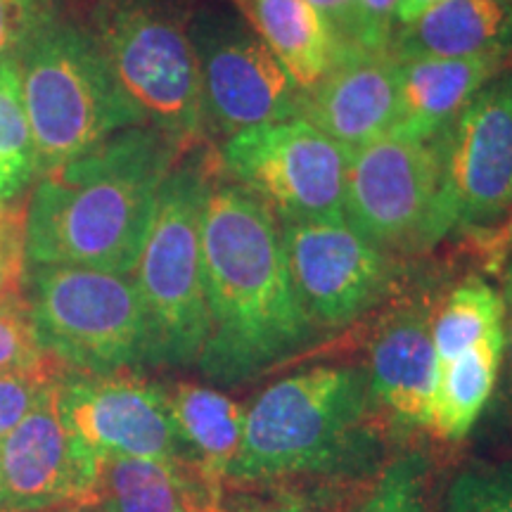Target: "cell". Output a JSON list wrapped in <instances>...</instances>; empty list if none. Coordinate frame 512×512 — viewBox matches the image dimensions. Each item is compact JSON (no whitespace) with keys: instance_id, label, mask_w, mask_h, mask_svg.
<instances>
[{"instance_id":"obj_1","label":"cell","mask_w":512,"mask_h":512,"mask_svg":"<svg viewBox=\"0 0 512 512\" xmlns=\"http://www.w3.org/2000/svg\"><path fill=\"white\" fill-rule=\"evenodd\" d=\"M401 444L377 411L363 363H313L268 382L247 403L228 491L358 498Z\"/></svg>"},{"instance_id":"obj_2","label":"cell","mask_w":512,"mask_h":512,"mask_svg":"<svg viewBox=\"0 0 512 512\" xmlns=\"http://www.w3.org/2000/svg\"><path fill=\"white\" fill-rule=\"evenodd\" d=\"M207 339L197 373L240 389L323 342L299 304L278 219L259 197L216 174L202 214Z\"/></svg>"},{"instance_id":"obj_3","label":"cell","mask_w":512,"mask_h":512,"mask_svg":"<svg viewBox=\"0 0 512 512\" xmlns=\"http://www.w3.org/2000/svg\"><path fill=\"white\" fill-rule=\"evenodd\" d=\"M185 147L143 124L36 178L24 219L27 266L131 275L159 188Z\"/></svg>"},{"instance_id":"obj_4","label":"cell","mask_w":512,"mask_h":512,"mask_svg":"<svg viewBox=\"0 0 512 512\" xmlns=\"http://www.w3.org/2000/svg\"><path fill=\"white\" fill-rule=\"evenodd\" d=\"M219 174L211 143L190 147L159 188L155 214L133 268L145 320V366L195 370L207 339L202 214Z\"/></svg>"},{"instance_id":"obj_5","label":"cell","mask_w":512,"mask_h":512,"mask_svg":"<svg viewBox=\"0 0 512 512\" xmlns=\"http://www.w3.org/2000/svg\"><path fill=\"white\" fill-rule=\"evenodd\" d=\"M38 176L147 121L121 91L88 24L62 17L17 57Z\"/></svg>"},{"instance_id":"obj_6","label":"cell","mask_w":512,"mask_h":512,"mask_svg":"<svg viewBox=\"0 0 512 512\" xmlns=\"http://www.w3.org/2000/svg\"><path fill=\"white\" fill-rule=\"evenodd\" d=\"M88 29L147 124L185 150L209 143L188 10L169 0H93Z\"/></svg>"},{"instance_id":"obj_7","label":"cell","mask_w":512,"mask_h":512,"mask_svg":"<svg viewBox=\"0 0 512 512\" xmlns=\"http://www.w3.org/2000/svg\"><path fill=\"white\" fill-rule=\"evenodd\" d=\"M31 323L69 373L145 370V320L133 275L81 266H27Z\"/></svg>"},{"instance_id":"obj_8","label":"cell","mask_w":512,"mask_h":512,"mask_svg":"<svg viewBox=\"0 0 512 512\" xmlns=\"http://www.w3.org/2000/svg\"><path fill=\"white\" fill-rule=\"evenodd\" d=\"M342 214L370 245L420 259L451 235L439 138L384 136L351 152Z\"/></svg>"},{"instance_id":"obj_9","label":"cell","mask_w":512,"mask_h":512,"mask_svg":"<svg viewBox=\"0 0 512 512\" xmlns=\"http://www.w3.org/2000/svg\"><path fill=\"white\" fill-rule=\"evenodd\" d=\"M278 228L299 304L325 339L373 318L403 290L418 261L370 245L344 214L280 216Z\"/></svg>"},{"instance_id":"obj_10","label":"cell","mask_w":512,"mask_h":512,"mask_svg":"<svg viewBox=\"0 0 512 512\" xmlns=\"http://www.w3.org/2000/svg\"><path fill=\"white\" fill-rule=\"evenodd\" d=\"M207 140L302 117L304 93L249 19L228 5L190 12Z\"/></svg>"},{"instance_id":"obj_11","label":"cell","mask_w":512,"mask_h":512,"mask_svg":"<svg viewBox=\"0 0 512 512\" xmlns=\"http://www.w3.org/2000/svg\"><path fill=\"white\" fill-rule=\"evenodd\" d=\"M221 176L259 197L275 216L342 214L349 152L309 119L245 128L216 150Z\"/></svg>"},{"instance_id":"obj_12","label":"cell","mask_w":512,"mask_h":512,"mask_svg":"<svg viewBox=\"0 0 512 512\" xmlns=\"http://www.w3.org/2000/svg\"><path fill=\"white\" fill-rule=\"evenodd\" d=\"M451 235L489 233L512 211V67L494 76L441 133Z\"/></svg>"},{"instance_id":"obj_13","label":"cell","mask_w":512,"mask_h":512,"mask_svg":"<svg viewBox=\"0 0 512 512\" xmlns=\"http://www.w3.org/2000/svg\"><path fill=\"white\" fill-rule=\"evenodd\" d=\"M446 285L415 268L403 290L375 313L366 342L370 394L403 446L408 434L427 432L437 375L432 323Z\"/></svg>"},{"instance_id":"obj_14","label":"cell","mask_w":512,"mask_h":512,"mask_svg":"<svg viewBox=\"0 0 512 512\" xmlns=\"http://www.w3.org/2000/svg\"><path fill=\"white\" fill-rule=\"evenodd\" d=\"M55 401L64 425L100 456L195 463L176 430L162 384L143 370L67 373L57 382Z\"/></svg>"},{"instance_id":"obj_15","label":"cell","mask_w":512,"mask_h":512,"mask_svg":"<svg viewBox=\"0 0 512 512\" xmlns=\"http://www.w3.org/2000/svg\"><path fill=\"white\" fill-rule=\"evenodd\" d=\"M55 389L0 441L5 512H72L95 503L105 456L64 425Z\"/></svg>"},{"instance_id":"obj_16","label":"cell","mask_w":512,"mask_h":512,"mask_svg":"<svg viewBox=\"0 0 512 512\" xmlns=\"http://www.w3.org/2000/svg\"><path fill=\"white\" fill-rule=\"evenodd\" d=\"M302 117L349 155L389 136L399 117V62L342 46L328 74L304 93Z\"/></svg>"},{"instance_id":"obj_17","label":"cell","mask_w":512,"mask_h":512,"mask_svg":"<svg viewBox=\"0 0 512 512\" xmlns=\"http://www.w3.org/2000/svg\"><path fill=\"white\" fill-rule=\"evenodd\" d=\"M512 67V48L470 57L399 62V117L389 136L434 140L494 76Z\"/></svg>"},{"instance_id":"obj_18","label":"cell","mask_w":512,"mask_h":512,"mask_svg":"<svg viewBox=\"0 0 512 512\" xmlns=\"http://www.w3.org/2000/svg\"><path fill=\"white\" fill-rule=\"evenodd\" d=\"M93 505L105 512H233L226 486L185 460L105 458Z\"/></svg>"},{"instance_id":"obj_19","label":"cell","mask_w":512,"mask_h":512,"mask_svg":"<svg viewBox=\"0 0 512 512\" xmlns=\"http://www.w3.org/2000/svg\"><path fill=\"white\" fill-rule=\"evenodd\" d=\"M512 48V0H444L392 34L396 62L470 57Z\"/></svg>"},{"instance_id":"obj_20","label":"cell","mask_w":512,"mask_h":512,"mask_svg":"<svg viewBox=\"0 0 512 512\" xmlns=\"http://www.w3.org/2000/svg\"><path fill=\"white\" fill-rule=\"evenodd\" d=\"M159 384L192 460L204 475L226 486L228 470L238 458L245 437L247 406L235 401L226 389L211 384L185 380H164Z\"/></svg>"},{"instance_id":"obj_21","label":"cell","mask_w":512,"mask_h":512,"mask_svg":"<svg viewBox=\"0 0 512 512\" xmlns=\"http://www.w3.org/2000/svg\"><path fill=\"white\" fill-rule=\"evenodd\" d=\"M302 93L328 74L342 48L309 0H247L238 8Z\"/></svg>"},{"instance_id":"obj_22","label":"cell","mask_w":512,"mask_h":512,"mask_svg":"<svg viewBox=\"0 0 512 512\" xmlns=\"http://www.w3.org/2000/svg\"><path fill=\"white\" fill-rule=\"evenodd\" d=\"M505 337L489 339L437 366L427 434L439 441H463L494 394L501 375Z\"/></svg>"},{"instance_id":"obj_23","label":"cell","mask_w":512,"mask_h":512,"mask_svg":"<svg viewBox=\"0 0 512 512\" xmlns=\"http://www.w3.org/2000/svg\"><path fill=\"white\" fill-rule=\"evenodd\" d=\"M498 337H505L501 290L477 273L465 275L456 285L446 287L432 323L437 366Z\"/></svg>"},{"instance_id":"obj_24","label":"cell","mask_w":512,"mask_h":512,"mask_svg":"<svg viewBox=\"0 0 512 512\" xmlns=\"http://www.w3.org/2000/svg\"><path fill=\"white\" fill-rule=\"evenodd\" d=\"M38 178L34 136L22 100L17 62L0 64V202L27 200Z\"/></svg>"},{"instance_id":"obj_25","label":"cell","mask_w":512,"mask_h":512,"mask_svg":"<svg viewBox=\"0 0 512 512\" xmlns=\"http://www.w3.org/2000/svg\"><path fill=\"white\" fill-rule=\"evenodd\" d=\"M432 475V456L425 448H401L347 512H437Z\"/></svg>"},{"instance_id":"obj_26","label":"cell","mask_w":512,"mask_h":512,"mask_svg":"<svg viewBox=\"0 0 512 512\" xmlns=\"http://www.w3.org/2000/svg\"><path fill=\"white\" fill-rule=\"evenodd\" d=\"M437 512H512L510 467L472 463L448 479Z\"/></svg>"},{"instance_id":"obj_27","label":"cell","mask_w":512,"mask_h":512,"mask_svg":"<svg viewBox=\"0 0 512 512\" xmlns=\"http://www.w3.org/2000/svg\"><path fill=\"white\" fill-rule=\"evenodd\" d=\"M67 373L69 370L55 358L34 368L0 373V441L53 394L57 382Z\"/></svg>"},{"instance_id":"obj_28","label":"cell","mask_w":512,"mask_h":512,"mask_svg":"<svg viewBox=\"0 0 512 512\" xmlns=\"http://www.w3.org/2000/svg\"><path fill=\"white\" fill-rule=\"evenodd\" d=\"M69 15V0H0V64L17 62L34 38Z\"/></svg>"},{"instance_id":"obj_29","label":"cell","mask_w":512,"mask_h":512,"mask_svg":"<svg viewBox=\"0 0 512 512\" xmlns=\"http://www.w3.org/2000/svg\"><path fill=\"white\" fill-rule=\"evenodd\" d=\"M48 361H53V356L43 349L36 335L27 299L17 297L0 302V373L34 368Z\"/></svg>"},{"instance_id":"obj_30","label":"cell","mask_w":512,"mask_h":512,"mask_svg":"<svg viewBox=\"0 0 512 512\" xmlns=\"http://www.w3.org/2000/svg\"><path fill=\"white\" fill-rule=\"evenodd\" d=\"M27 200L10 204L0 202V302L24 297V278H27V254H24Z\"/></svg>"},{"instance_id":"obj_31","label":"cell","mask_w":512,"mask_h":512,"mask_svg":"<svg viewBox=\"0 0 512 512\" xmlns=\"http://www.w3.org/2000/svg\"><path fill=\"white\" fill-rule=\"evenodd\" d=\"M399 3L401 0H358V34L354 48L387 55L396 29Z\"/></svg>"},{"instance_id":"obj_32","label":"cell","mask_w":512,"mask_h":512,"mask_svg":"<svg viewBox=\"0 0 512 512\" xmlns=\"http://www.w3.org/2000/svg\"><path fill=\"white\" fill-rule=\"evenodd\" d=\"M230 498L233 512H337L335 505L313 501V498L294 494H242Z\"/></svg>"},{"instance_id":"obj_33","label":"cell","mask_w":512,"mask_h":512,"mask_svg":"<svg viewBox=\"0 0 512 512\" xmlns=\"http://www.w3.org/2000/svg\"><path fill=\"white\" fill-rule=\"evenodd\" d=\"M342 46H356L358 0H309Z\"/></svg>"},{"instance_id":"obj_34","label":"cell","mask_w":512,"mask_h":512,"mask_svg":"<svg viewBox=\"0 0 512 512\" xmlns=\"http://www.w3.org/2000/svg\"><path fill=\"white\" fill-rule=\"evenodd\" d=\"M501 297L505 309V349H503V396L512 413V256L503 264Z\"/></svg>"},{"instance_id":"obj_35","label":"cell","mask_w":512,"mask_h":512,"mask_svg":"<svg viewBox=\"0 0 512 512\" xmlns=\"http://www.w3.org/2000/svg\"><path fill=\"white\" fill-rule=\"evenodd\" d=\"M439 3H444V0H401L399 10H396V29L403 27V24H411L413 19L425 15L427 10H432Z\"/></svg>"},{"instance_id":"obj_36","label":"cell","mask_w":512,"mask_h":512,"mask_svg":"<svg viewBox=\"0 0 512 512\" xmlns=\"http://www.w3.org/2000/svg\"><path fill=\"white\" fill-rule=\"evenodd\" d=\"M72 512H105L98 505H88V508H79V510H72Z\"/></svg>"},{"instance_id":"obj_37","label":"cell","mask_w":512,"mask_h":512,"mask_svg":"<svg viewBox=\"0 0 512 512\" xmlns=\"http://www.w3.org/2000/svg\"><path fill=\"white\" fill-rule=\"evenodd\" d=\"M230 3H233L235 8H245V3H247V0H230Z\"/></svg>"},{"instance_id":"obj_38","label":"cell","mask_w":512,"mask_h":512,"mask_svg":"<svg viewBox=\"0 0 512 512\" xmlns=\"http://www.w3.org/2000/svg\"><path fill=\"white\" fill-rule=\"evenodd\" d=\"M0 512H5V510H3V494H0Z\"/></svg>"}]
</instances>
